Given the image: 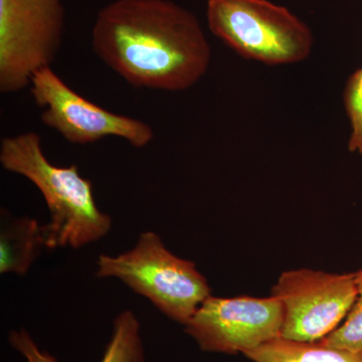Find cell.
<instances>
[{"mask_svg":"<svg viewBox=\"0 0 362 362\" xmlns=\"http://www.w3.org/2000/svg\"><path fill=\"white\" fill-rule=\"evenodd\" d=\"M92 47L131 86L168 92L197 84L211 58L197 16L171 0H114L98 13Z\"/></svg>","mask_w":362,"mask_h":362,"instance_id":"6da1fadb","label":"cell"},{"mask_svg":"<svg viewBox=\"0 0 362 362\" xmlns=\"http://www.w3.org/2000/svg\"><path fill=\"white\" fill-rule=\"evenodd\" d=\"M0 163L32 181L45 197L51 214L42 226L45 247L78 249L110 232L111 218L98 209L90 181L81 176L77 165L59 168L47 160L37 133L4 138Z\"/></svg>","mask_w":362,"mask_h":362,"instance_id":"7a4b0ae2","label":"cell"},{"mask_svg":"<svg viewBox=\"0 0 362 362\" xmlns=\"http://www.w3.org/2000/svg\"><path fill=\"white\" fill-rule=\"evenodd\" d=\"M211 32L243 58L269 66L310 56L313 35L289 9L268 0H207Z\"/></svg>","mask_w":362,"mask_h":362,"instance_id":"3957f363","label":"cell"},{"mask_svg":"<svg viewBox=\"0 0 362 362\" xmlns=\"http://www.w3.org/2000/svg\"><path fill=\"white\" fill-rule=\"evenodd\" d=\"M96 275L120 279L164 315L185 325L211 292L194 264L169 252L152 232L143 233L130 251L117 257L101 255Z\"/></svg>","mask_w":362,"mask_h":362,"instance_id":"277c9868","label":"cell"},{"mask_svg":"<svg viewBox=\"0 0 362 362\" xmlns=\"http://www.w3.org/2000/svg\"><path fill=\"white\" fill-rule=\"evenodd\" d=\"M62 0H0V90L11 94L30 85L51 66L63 39Z\"/></svg>","mask_w":362,"mask_h":362,"instance_id":"5b68a950","label":"cell"},{"mask_svg":"<svg viewBox=\"0 0 362 362\" xmlns=\"http://www.w3.org/2000/svg\"><path fill=\"white\" fill-rule=\"evenodd\" d=\"M284 309L281 337L318 342L344 321L356 302L354 273L299 269L281 274L272 289Z\"/></svg>","mask_w":362,"mask_h":362,"instance_id":"8992f818","label":"cell"},{"mask_svg":"<svg viewBox=\"0 0 362 362\" xmlns=\"http://www.w3.org/2000/svg\"><path fill=\"white\" fill-rule=\"evenodd\" d=\"M30 87L35 104L44 108L42 122L73 144L86 145L106 137H119L136 148H142L153 139V130L148 124L88 101L71 90L51 66L37 71Z\"/></svg>","mask_w":362,"mask_h":362,"instance_id":"52a82bcc","label":"cell"},{"mask_svg":"<svg viewBox=\"0 0 362 362\" xmlns=\"http://www.w3.org/2000/svg\"><path fill=\"white\" fill-rule=\"evenodd\" d=\"M284 309L271 297L209 296L185 324L204 351L245 354L281 337Z\"/></svg>","mask_w":362,"mask_h":362,"instance_id":"ba28073f","label":"cell"},{"mask_svg":"<svg viewBox=\"0 0 362 362\" xmlns=\"http://www.w3.org/2000/svg\"><path fill=\"white\" fill-rule=\"evenodd\" d=\"M11 346L25 357L26 362H57L37 346L25 329L11 331ZM101 362H144L139 323L131 311H124L114 323L113 337L107 346Z\"/></svg>","mask_w":362,"mask_h":362,"instance_id":"9c48e42d","label":"cell"},{"mask_svg":"<svg viewBox=\"0 0 362 362\" xmlns=\"http://www.w3.org/2000/svg\"><path fill=\"white\" fill-rule=\"evenodd\" d=\"M42 247H45L42 226L37 220L2 216L0 273L25 275Z\"/></svg>","mask_w":362,"mask_h":362,"instance_id":"30bf717a","label":"cell"},{"mask_svg":"<svg viewBox=\"0 0 362 362\" xmlns=\"http://www.w3.org/2000/svg\"><path fill=\"white\" fill-rule=\"evenodd\" d=\"M254 362H362V352L279 337L245 354Z\"/></svg>","mask_w":362,"mask_h":362,"instance_id":"8fae6325","label":"cell"},{"mask_svg":"<svg viewBox=\"0 0 362 362\" xmlns=\"http://www.w3.org/2000/svg\"><path fill=\"white\" fill-rule=\"evenodd\" d=\"M354 275L357 290L356 302L339 327L321 342L328 346L362 352V269Z\"/></svg>","mask_w":362,"mask_h":362,"instance_id":"7c38bea8","label":"cell"},{"mask_svg":"<svg viewBox=\"0 0 362 362\" xmlns=\"http://www.w3.org/2000/svg\"><path fill=\"white\" fill-rule=\"evenodd\" d=\"M343 103L351 127L347 146L352 153L362 154V68L347 80Z\"/></svg>","mask_w":362,"mask_h":362,"instance_id":"4fadbf2b","label":"cell"}]
</instances>
